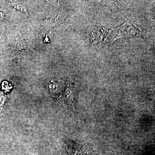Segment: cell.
Instances as JSON below:
<instances>
[{
	"label": "cell",
	"instance_id": "cell-1",
	"mask_svg": "<svg viewBox=\"0 0 155 155\" xmlns=\"http://www.w3.org/2000/svg\"><path fill=\"white\" fill-rule=\"evenodd\" d=\"M62 155H97L96 150L91 146L79 144L70 139H63L61 143Z\"/></svg>",
	"mask_w": 155,
	"mask_h": 155
},
{
	"label": "cell",
	"instance_id": "cell-2",
	"mask_svg": "<svg viewBox=\"0 0 155 155\" xmlns=\"http://www.w3.org/2000/svg\"><path fill=\"white\" fill-rule=\"evenodd\" d=\"M9 42L15 50L24 51L27 49V44L22 37L17 35H11L9 37Z\"/></svg>",
	"mask_w": 155,
	"mask_h": 155
},
{
	"label": "cell",
	"instance_id": "cell-3",
	"mask_svg": "<svg viewBox=\"0 0 155 155\" xmlns=\"http://www.w3.org/2000/svg\"><path fill=\"white\" fill-rule=\"evenodd\" d=\"M11 5L14 8L20 11L21 13L26 15H28V9L26 6L24 4L17 2H11Z\"/></svg>",
	"mask_w": 155,
	"mask_h": 155
},
{
	"label": "cell",
	"instance_id": "cell-4",
	"mask_svg": "<svg viewBox=\"0 0 155 155\" xmlns=\"http://www.w3.org/2000/svg\"><path fill=\"white\" fill-rule=\"evenodd\" d=\"M48 88L49 90L53 94H58L59 93V91L60 90V87L58 82L55 81H51L48 83Z\"/></svg>",
	"mask_w": 155,
	"mask_h": 155
},
{
	"label": "cell",
	"instance_id": "cell-5",
	"mask_svg": "<svg viewBox=\"0 0 155 155\" xmlns=\"http://www.w3.org/2000/svg\"><path fill=\"white\" fill-rule=\"evenodd\" d=\"M7 101V97L2 93H0V120L2 116L3 111L5 108V105Z\"/></svg>",
	"mask_w": 155,
	"mask_h": 155
},
{
	"label": "cell",
	"instance_id": "cell-6",
	"mask_svg": "<svg viewBox=\"0 0 155 155\" xmlns=\"http://www.w3.org/2000/svg\"><path fill=\"white\" fill-rule=\"evenodd\" d=\"M4 14L2 11H0V20H2L4 18Z\"/></svg>",
	"mask_w": 155,
	"mask_h": 155
}]
</instances>
